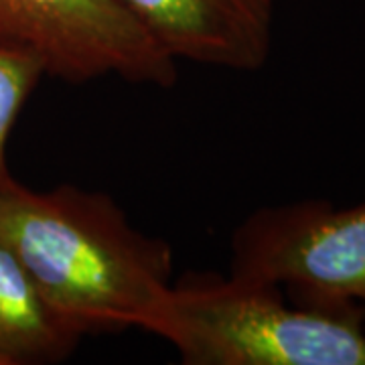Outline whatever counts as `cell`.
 Wrapping results in <instances>:
<instances>
[{
    "label": "cell",
    "instance_id": "3",
    "mask_svg": "<svg viewBox=\"0 0 365 365\" xmlns=\"http://www.w3.org/2000/svg\"><path fill=\"white\" fill-rule=\"evenodd\" d=\"M232 274L287 287L299 304H365V203L254 211L232 235Z\"/></svg>",
    "mask_w": 365,
    "mask_h": 365
},
{
    "label": "cell",
    "instance_id": "1",
    "mask_svg": "<svg viewBox=\"0 0 365 365\" xmlns=\"http://www.w3.org/2000/svg\"><path fill=\"white\" fill-rule=\"evenodd\" d=\"M0 237L41 294L86 335L146 329L173 287L165 240L132 227L104 193L61 185L0 187Z\"/></svg>",
    "mask_w": 365,
    "mask_h": 365
},
{
    "label": "cell",
    "instance_id": "5",
    "mask_svg": "<svg viewBox=\"0 0 365 365\" xmlns=\"http://www.w3.org/2000/svg\"><path fill=\"white\" fill-rule=\"evenodd\" d=\"M175 61L256 71L272 49L274 0H116Z\"/></svg>",
    "mask_w": 365,
    "mask_h": 365
},
{
    "label": "cell",
    "instance_id": "6",
    "mask_svg": "<svg viewBox=\"0 0 365 365\" xmlns=\"http://www.w3.org/2000/svg\"><path fill=\"white\" fill-rule=\"evenodd\" d=\"M83 335L47 302L0 237V365L59 364Z\"/></svg>",
    "mask_w": 365,
    "mask_h": 365
},
{
    "label": "cell",
    "instance_id": "4",
    "mask_svg": "<svg viewBox=\"0 0 365 365\" xmlns=\"http://www.w3.org/2000/svg\"><path fill=\"white\" fill-rule=\"evenodd\" d=\"M0 43L67 83L116 76L167 88L177 79V61L116 0H0Z\"/></svg>",
    "mask_w": 365,
    "mask_h": 365
},
{
    "label": "cell",
    "instance_id": "2",
    "mask_svg": "<svg viewBox=\"0 0 365 365\" xmlns=\"http://www.w3.org/2000/svg\"><path fill=\"white\" fill-rule=\"evenodd\" d=\"M278 284L230 274L173 284L144 331L189 365H365V311L288 307Z\"/></svg>",
    "mask_w": 365,
    "mask_h": 365
},
{
    "label": "cell",
    "instance_id": "7",
    "mask_svg": "<svg viewBox=\"0 0 365 365\" xmlns=\"http://www.w3.org/2000/svg\"><path fill=\"white\" fill-rule=\"evenodd\" d=\"M43 76L45 69L39 59L31 53L0 43V187L11 177L6 167V144L11 130Z\"/></svg>",
    "mask_w": 365,
    "mask_h": 365
}]
</instances>
